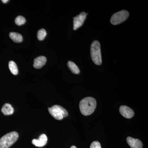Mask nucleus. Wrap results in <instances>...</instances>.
Masks as SVG:
<instances>
[{
    "label": "nucleus",
    "mask_w": 148,
    "mask_h": 148,
    "mask_svg": "<svg viewBox=\"0 0 148 148\" xmlns=\"http://www.w3.org/2000/svg\"><path fill=\"white\" fill-rule=\"evenodd\" d=\"M14 108L12 105L9 103H6L3 106L1 112L5 115H10L13 113Z\"/></svg>",
    "instance_id": "9b49d317"
},
{
    "label": "nucleus",
    "mask_w": 148,
    "mask_h": 148,
    "mask_svg": "<svg viewBox=\"0 0 148 148\" xmlns=\"http://www.w3.org/2000/svg\"><path fill=\"white\" fill-rule=\"evenodd\" d=\"M47 142V138L46 135L42 134L38 139H34L32 140V144L37 147H42L46 145Z\"/></svg>",
    "instance_id": "6e6552de"
},
{
    "label": "nucleus",
    "mask_w": 148,
    "mask_h": 148,
    "mask_svg": "<svg viewBox=\"0 0 148 148\" xmlns=\"http://www.w3.org/2000/svg\"><path fill=\"white\" fill-rule=\"evenodd\" d=\"M128 145L131 148H142L143 144L140 140L128 137L126 139Z\"/></svg>",
    "instance_id": "1a4fd4ad"
},
{
    "label": "nucleus",
    "mask_w": 148,
    "mask_h": 148,
    "mask_svg": "<svg viewBox=\"0 0 148 148\" xmlns=\"http://www.w3.org/2000/svg\"><path fill=\"white\" fill-rule=\"evenodd\" d=\"M96 105L97 103L95 99L92 97H86L80 102V110L84 115H89L94 112Z\"/></svg>",
    "instance_id": "f257e3e1"
},
{
    "label": "nucleus",
    "mask_w": 148,
    "mask_h": 148,
    "mask_svg": "<svg viewBox=\"0 0 148 148\" xmlns=\"http://www.w3.org/2000/svg\"><path fill=\"white\" fill-rule=\"evenodd\" d=\"M68 66L71 71L75 74H79L80 73V70L78 66L74 62L69 61L68 63Z\"/></svg>",
    "instance_id": "ddd939ff"
},
{
    "label": "nucleus",
    "mask_w": 148,
    "mask_h": 148,
    "mask_svg": "<svg viewBox=\"0 0 148 148\" xmlns=\"http://www.w3.org/2000/svg\"><path fill=\"white\" fill-rule=\"evenodd\" d=\"M129 13L128 11L123 10L114 14L111 17L110 22L114 25H118L124 22L129 16Z\"/></svg>",
    "instance_id": "39448f33"
},
{
    "label": "nucleus",
    "mask_w": 148,
    "mask_h": 148,
    "mask_svg": "<svg viewBox=\"0 0 148 148\" xmlns=\"http://www.w3.org/2000/svg\"><path fill=\"white\" fill-rule=\"evenodd\" d=\"M47 58L44 56L37 57L34 60V67L36 69H40L45 66L46 63Z\"/></svg>",
    "instance_id": "9d476101"
},
{
    "label": "nucleus",
    "mask_w": 148,
    "mask_h": 148,
    "mask_svg": "<svg viewBox=\"0 0 148 148\" xmlns=\"http://www.w3.org/2000/svg\"><path fill=\"white\" fill-rule=\"evenodd\" d=\"M90 148H101V144L98 141H94L91 143Z\"/></svg>",
    "instance_id": "f3484780"
},
{
    "label": "nucleus",
    "mask_w": 148,
    "mask_h": 148,
    "mask_svg": "<svg viewBox=\"0 0 148 148\" xmlns=\"http://www.w3.org/2000/svg\"><path fill=\"white\" fill-rule=\"evenodd\" d=\"M71 148H77L76 147H75V146H72L71 147Z\"/></svg>",
    "instance_id": "6ab92c4d"
},
{
    "label": "nucleus",
    "mask_w": 148,
    "mask_h": 148,
    "mask_svg": "<svg viewBox=\"0 0 148 148\" xmlns=\"http://www.w3.org/2000/svg\"><path fill=\"white\" fill-rule=\"evenodd\" d=\"M47 35V32L45 29H41L39 30L37 34V37L39 40H42L44 39Z\"/></svg>",
    "instance_id": "2eb2a0df"
},
{
    "label": "nucleus",
    "mask_w": 148,
    "mask_h": 148,
    "mask_svg": "<svg viewBox=\"0 0 148 148\" xmlns=\"http://www.w3.org/2000/svg\"><path fill=\"white\" fill-rule=\"evenodd\" d=\"M86 14L84 12H81L79 15L73 18V29L76 30L82 27L86 18Z\"/></svg>",
    "instance_id": "423d86ee"
},
{
    "label": "nucleus",
    "mask_w": 148,
    "mask_h": 148,
    "mask_svg": "<svg viewBox=\"0 0 148 148\" xmlns=\"http://www.w3.org/2000/svg\"><path fill=\"white\" fill-rule=\"evenodd\" d=\"M26 20L23 16H18L16 17L15 20V23L18 26H21L25 24Z\"/></svg>",
    "instance_id": "dca6fc26"
},
{
    "label": "nucleus",
    "mask_w": 148,
    "mask_h": 148,
    "mask_svg": "<svg viewBox=\"0 0 148 148\" xmlns=\"http://www.w3.org/2000/svg\"><path fill=\"white\" fill-rule=\"evenodd\" d=\"M10 37L14 42L20 43L23 41V37L21 35L16 32H11L9 34Z\"/></svg>",
    "instance_id": "f8f14e48"
},
{
    "label": "nucleus",
    "mask_w": 148,
    "mask_h": 148,
    "mask_svg": "<svg viewBox=\"0 0 148 148\" xmlns=\"http://www.w3.org/2000/svg\"><path fill=\"white\" fill-rule=\"evenodd\" d=\"M48 111L50 114L58 120H61L68 116V112L66 109L58 105H55L49 108Z\"/></svg>",
    "instance_id": "20e7f679"
},
{
    "label": "nucleus",
    "mask_w": 148,
    "mask_h": 148,
    "mask_svg": "<svg viewBox=\"0 0 148 148\" xmlns=\"http://www.w3.org/2000/svg\"><path fill=\"white\" fill-rule=\"evenodd\" d=\"M9 68L12 73L14 75H17L18 73V68L14 61H10L9 63Z\"/></svg>",
    "instance_id": "4468645a"
},
{
    "label": "nucleus",
    "mask_w": 148,
    "mask_h": 148,
    "mask_svg": "<svg viewBox=\"0 0 148 148\" xmlns=\"http://www.w3.org/2000/svg\"><path fill=\"white\" fill-rule=\"evenodd\" d=\"M90 53L93 63L98 66L101 65L102 62L101 45L98 41H94L91 44Z\"/></svg>",
    "instance_id": "f03ea898"
},
{
    "label": "nucleus",
    "mask_w": 148,
    "mask_h": 148,
    "mask_svg": "<svg viewBox=\"0 0 148 148\" xmlns=\"http://www.w3.org/2000/svg\"><path fill=\"white\" fill-rule=\"evenodd\" d=\"M8 1V0H2V1L3 2V3H7Z\"/></svg>",
    "instance_id": "a211bd4d"
},
{
    "label": "nucleus",
    "mask_w": 148,
    "mask_h": 148,
    "mask_svg": "<svg viewBox=\"0 0 148 148\" xmlns=\"http://www.w3.org/2000/svg\"><path fill=\"white\" fill-rule=\"evenodd\" d=\"M18 138L17 132H12L6 134L0 139V148H9L13 145Z\"/></svg>",
    "instance_id": "7ed1b4c3"
},
{
    "label": "nucleus",
    "mask_w": 148,
    "mask_h": 148,
    "mask_svg": "<svg viewBox=\"0 0 148 148\" xmlns=\"http://www.w3.org/2000/svg\"><path fill=\"white\" fill-rule=\"evenodd\" d=\"M119 112L124 117L130 119L134 116V111L132 109L127 106H123L120 107Z\"/></svg>",
    "instance_id": "0eeeda50"
}]
</instances>
